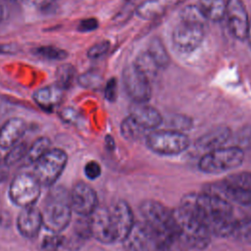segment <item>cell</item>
<instances>
[{"label":"cell","instance_id":"cell-36","mask_svg":"<svg viewBox=\"0 0 251 251\" xmlns=\"http://www.w3.org/2000/svg\"><path fill=\"white\" fill-rule=\"evenodd\" d=\"M110 49V42L107 40H103L93 44L87 50V57L90 59H98L104 56Z\"/></svg>","mask_w":251,"mask_h":251},{"label":"cell","instance_id":"cell-43","mask_svg":"<svg viewBox=\"0 0 251 251\" xmlns=\"http://www.w3.org/2000/svg\"><path fill=\"white\" fill-rule=\"evenodd\" d=\"M10 51H12L10 46L0 44V54H7V53H10Z\"/></svg>","mask_w":251,"mask_h":251},{"label":"cell","instance_id":"cell-10","mask_svg":"<svg viewBox=\"0 0 251 251\" xmlns=\"http://www.w3.org/2000/svg\"><path fill=\"white\" fill-rule=\"evenodd\" d=\"M205 38V25L182 22L174 28L172 40L174 46L182 53L196 50Z\"/></svg>","mask_w":251,"mask_h":251},{"label":"cell","instance_id":"cell-46","mask_svg":"<svg viewBox=\"0 0 251 251\" xmlns=\"http://www.w3.org/2000/svg\"><path fill=\"white\" fill-rule=\"evenodd\" d=\"M7 1H11V2H14V1H16V0H7Z\"/></svg>","mask_w":251,"mask_h":251},{"label":"cell","instance_id":"cell-17","mask_svg":"<svg viewBox=\"0 0 251 251\" xmlns=\"http://www.w3.org/2000/svg\"><path fill=\"white\" fill-rule=\"evenodd\" d=\"M26 130V124L21 118H11L0 127V147L10 149L19 143Z\"/></svg>","mask_w":251,"mask_h":251},{"label":"cell","instance_id":"cell-14","mask_svg":"<svg viewBox=\"0 0 251 251\" xmlns=\"http://www.w3.org/2000/svg\"><path fill=\"white\" fill-rule=\"evenodd\" d=\"M117 241L124 242L133 228L134 216L129 205L125 201H118L109 208Z\"/></svg>","mask_w":251,"mask_h":251},{"label":"cell","instance_id":"cell-15","mask_svg":"<svg viewBox=\"0 0 251 251\" xmlns=\"http://www.w3.org/2000/svg\"><path fill=\"white\" fill-rule=\"evenodd\" d=\"M128 116L144 130H155L163 124L160 112L147 103L133 102L129 108Z\"/></svg>","mask_w":251,"mask_h":251},{"label":"cell","instance_id":"cell-2","mask_svg":"<svg viewBox=\"0 0 251 251\" xmlns=\"http://www.w3.org/2000/svg\"><path fill=\"white\" fill-rule=\"evenodd\" d=\"M144 224L157 235L166 250L178 240V233L173 210L168 209L159 201L144 200L139 207Z\"/></svg>","mask_w":251,"mask_h":251},{"label":"cell","instance_id":"cell-47","mask_svg":"<svg viewBox=\"0 0 251 251\" xmlns=\"http://www.w3.org/2000/svg\"><path fill=\"white\" fill-rule=\"evenodd\" d=\"M47 1H50V2H52V1H54V0H47Z\"/></svg>","mask_w":251,"mask_h":251},{"label":"cell","instance_id":"cell-11","mask_svg":"<svg viewBox=\"0 0 251 251\" xmlns=\"http://www.w3.org/2000/svg\"><path fill=\"white\" fill-rule=\"evenodd\" d=\"M73 212L80 217H89L99 206L95 190L85 182H77L70 192Z\"/></svg>","mask_w":251,"mask_h":251},{"label":"cell","instance_id":"cell-41","mask_svg":"<svg viewBox=\"0 0 251 251\" xmlns=\"http://www.w3.org/2000/svg\"><path fill=\"white\" fill-rule=\"evenodd\" d=\"M8 176H9V166L2 160L0 162V182L5 181Z\"/></svg>","mask_w":251,"mask_h":251},{"label":"cell","instance_id":"cell-48","mask_svg":"<svg viewBox=\"0 0 251 251\" xmlns=\"http://www.w3.org/2000/svg\"><path fill=\"white\" fill-rule=\"evenodd\" d=\"M1 161H2V160H1V155H0V162H1Z\"/></svg>","mask_w":251,"mask_h":251},{"label":"cell","instance_id":"cell-31","mask_svg":"<svg viewBox=\"0 0 251 251\" xmlns=\"http://www.w3.org/2000/svg\"><path fill=\"white\" fill-rule=\"evenodd\" d=\"M27 149L26 143L19 142L9 149V152L6 154L3 161L10 167L25 158L26 156Z\"/></svg>","mask_w":251,"mask_h":251},{"label":"cell","instance_id":"cell-6","mask_svg":"<svg viewBox=\"0 0 251 251\" xmlns=\"http://www.w3.org/2000/svg\"><path fill=\"white\" fill-rule=\"evenodd\" d=\"M146 144L156 154L175 156L182 153L190 146V139L182 131L155 129L147 134Z\"/></svg>","mask_w":251,"mask_h":251},{"label":"cell","instance_id":"cell-13","mask_svg":"<svg viewBox=\"0 0 251 251\" xmlns=\"http://www.w3.org/2000/svg\"><path fill=\"white\" fill-rule=\"evenodd\" d=\"M89 222L92 237L104 244L117 241L109 208L98 207L89 216Z\"/></svg>","mask_w":251,"mask_h":251},{"label":"cell","instance_id":"cell-25","mask_svg":"<svg viewBox=\"0 0 251 251\" xmlns=\"http://www.w3.org/2000/svg\"><path fill=\"white\" fill-rule=\"evenodd\" d=\"M133 64L149 78L155 75L160 70L157 64L155 63V61L151 58V56L148 54L147 51L139 53L135 61L133 62Z\"/></svg>","mask_w":251,"mask_h":251},{"label":"cell","instance_id":"cell-12","mask_svg":"<svg viewBox=\"0 0 251 251\" xmlns=\"http://www.w3.org/2000/svg\"><path fill=\"white\" fill-rule=\"evenodd\" d=\"M231 35L238 40H246L249 17L242 0H226V16Z\"/></svg>","mask_w":251,"mask_h":251},{"label":"cell","instance_id":"cell-45","mask_svg":"<svg viewBox=\"0 0 251 251\" xmlns=\"http://www.w3.org/2000/svg\"><path fill=\"white\" fill-rule=\"evenodd\" d=\"M3 18H4V8H3L2 4L0 3V23L2 22Z\"/></svg>","mask_w":251,"mask_h":251},{"label":"cell","instance_id":"cell-34","mask_svg":"<svg viewBox=\"0 0 251 251\" xmlns=\"http://www.w3.org/2000/svg\"><path fill=\"white\" fill-rule=\"evenodd\" d=\"M235 146L242 150L243 148L251 147V125H246L237 131L235 135Z\"/></svg>","mask_w":251,"mask_h":251},{"label":"cell","instance_id":"cell-32","mask_svg":"<svg viewBox=\"0 0 251 251\" xmlns=\"http://www.w3.org/2000/svg\"><path fill=\"white\" fill-rule=\"evenodd\" d=\"M65 247V237L60 233L46 235L40 244V251H60Z\"/></svg>","mask_w":251,"mask_h":251},{"label":"cell","instance_id":"cell-5","mask_svg":"<svg viewBox=\"0 0 251 251\" xmlns=\"http://www.w3.org/2000/svg\"><path fill=\"white\" fill-rule=\"evenodd\" d=\"M244 161V151L237 146L220 147L206 152L198 162V168L205 174H221L234 170Z\"/></svg>","mask_w":251,"mask_h":251},{"label":"cell","instance_id":"cell-38","mask_svg":"<svg viewBox=\"0 0 251 251\" xmlns=\"http://www.w3.org/2000/svg\"><path fill=\"white\" fill-rule=\"evenodd\" d=\"M104 94H105V98L108 101L114 102L116 100L118 95V82L116 78L112 77L106 82Z\"/></svg>","mask_w":251,"mask_h":251},{"label":"cell","instance_id":"cell-44","mask_svg":"<svg viewBox=\"0 0 251 251\" xmlns=\"http://www.w3.org/2000/svg\"><path fill=\"white\" fill-rule=\"evenodd\" d=\"M246 40H247V42H248L249 47L251 48V19H250V21H249V26H248V30H247Z\"/></svg>","mask_w":251,"mask_h":251},{"label":"cell","instance_id":"cell-27","mask_svg":"<svg viewBox=\"0 0 251 251\" xmlns=\"http://www.w3.org/2000/svg\"><path fill=\"white\" fill-rule=\"evenodd\" d=\"M33 53L40 58L51 61H62L68 57V53L66 50L52 45L37 47L33 50Z\"/></svg>","mask_w":251,"mask_h":251},{"label":"cell","instance_id":"cell-40","mask_svg":"<svg viewBox=\"0 0 251 251\" xmlns=\"http://www.w3.org/2000/svg\"><path fill=\"white\" fill-rule=\"evenodd\" d=\"M76 116H77V115H76V112H75L74 109H72V108L65 109V110L62 111V113H61L62 119H63L64 121L69 122V123L73 122V121L76 118Z\"/></svg>","mask_w":251,"mask_h":251},{"label":"cell","instance_id":"cell-20","mask_svg":"<svg viewBox=\"0 0 251 251\" xmlns=\"http://www.w3.org/2000/svg\"><path fill=\"white\" fill-rule=\"evenodd\" d=\"M230 128L225 126H218L210 131H207L196 140V146L202 150L211 151L220 147H224L230 138Z\"/></svg>","mask_w":251,"mask_h":251},{"label":"cell","instance_id":"cell-3","mask_svg":"<svg viewBox=\"0 0 251 251\" xmlns=\"http://www.w3.org/2000/svg\"><path fill=\"white\" fill-rule=\"evenodd\" d=\"M72 212L70 192L61 186L52 188L41 211L43 226L52 233H60L70 225Z\"/></svg>","mask_w":251,"mask_h":251},{"label":"cell","instance_id":"cell-24","mask_svg":"<svg viewBox=\"0 0 251 251\" xmlns=\"http://www.w3.org/2000/svg\"><path fill=\"white\" fill-rule=\"evenodd\" d=\"M75 70L71 64H63L56 71V84L62 89H68L74 82Z\"/></svg>","mask_w":251,"mask_h":251},{"label":"cell","instance_id":"cell-26","mask_svg":"<svg viewBox=\"0 0 251 251\" xmlns=\"http://www.w3.org/2000/svg\"><path fill=\"white\" fill-rule=\"evenodd\" d=\"M144 131L145 130L139 125H137L129 116L124 119L121 123V133L127 140L139 139L143 135Z\"/></svg>","mask_w":251,"mask_h":251},{"label":"cell","instance_id":"cell-22","mask_svg":"<svg viewBox=\"0 0 251 251\" xmlns=\"http://www.w3.org/2000/svg\"><path fill=\"white\" fill-rule=\"evenodd\" d=\"M147 52L155 61L159 69H164L169 65L170 56L160 38L154 37L151 39L148 45Z\"/></svg>","mask_w":251,"mask_h":251},{"label":"cell","instance_id":"cell-23","mask_svg":"<svg viewBox=\"0 0 251 251\" xmlns=\"http://www.w3.org/2000/svg\"><path fill=\"white\" fill-rule=\"evenodd\" d=\"M51 149V141L48 137L37 138L27 149L26 158L29 162L35 163L40 157H42L48 150Z\"/></svg>","mask_w":251,"mask_h":251},{"label":"cell","instance_id":"cell-19","mask_svg":"<svg viewBox=\"0 0 251 251\" xmlns=\"http://www.w3.org/2000/svg\"><path fill=\"white\" fill-rule=\"evenodd\" d=\"M64 96V89L56 83L36 89L33 93V100L45 111H52L61 104Z\"/></svg>","mask_w":251,"mask_h":251},{"label":"cell","instance_id":"cell-37","mask_svg":"<svg viewBox=\"0 0 251 251\" xmlns=\"http://www.w3.org/2000/svg\"><path fill=\"white\" fill-rule=\"evenodd\" d=\"M101 166L96 161H89L84 166V175L88 179L94 180L101 175Z\"/></svg>","mask_w":251,"mask_h":251},{"label":"cell","instance_id":"cell-29","mask_svg":"<svg viewBox=\"0 0 251 251\" xmlns=\"http://www.w3.org/2000/svg\"><path fill=\"white\" fill-rule=\"evenodd\" d=\"M223 181L228 185L251 191V172H243L230 175L226 176Z\"/></svg>","mask_w":251,"mask_h":251},{"label":"cell","instance_id":"cell-49","mask_svg":"<svg viewBox=\"0 0 251 251\" xmlns=\"http://www.w3.org/2000/svg\"><path fill=\"white\" fill-rule=\"evenodd\" d=\"M250 208H251V207H250Z\"/></svg>","mask_w":251,"mask_h":251},{"label":"cell","instance_id":"cell-16","mask_svg":"<svg viewBox=\"0 0 251 251\" xmlns=\"http://www.w3.org/2000/svg\"><path fill=\"white\" fill-rule=\"evenodd\" d=\"M43 226L41 211L35 206L23 208L17 219V226L20 233L26 238H35Z\"/></svg>","mask_w":251,"mask_h":251},{"label":"cell","instance_id":"cell-8","mask_svg":"<svg viewBox=\"0 0 251 251\" xmlns=\"http://www.w3.org/2000/svg\"><path fill=\"white\" fill-rule=\"evenodd\" d=\"M41 184L33 174L23 173L14 177L10 184L9 195L12 202L21 207L34 206L39 195Z\"/></svg>","mask_w":251,"mask_h":251},{"label":"cell","instance_id":"cell-21","mask_svg":"<svg viewBox=\"0 0 251 251\" xmlns=\"http://www.w3.org/2000/svg\"><path fill=\"white\" fill-rule=\"evenodd\" d=\"M197 5L207 21L220 22L226 16V0H198Z\"/></svg>","mask_w":251,"mask_h":251},{"label":"cell","instance_id":"cell-42","mask_svg":"<svg viewBox=\"0 0 251 251\" xmlns=\"http://www.w3.org/2000/svg\"><path fill=\"white\" fill-rule=\"evenodd\" d=\"M106 144L108 146V148L110 149H114L115 148V141L111 136H107L106 137Z\"/></svg>","mask_w":251,"mask_h":251},{"label":"cell","instance_id":"cell-30","mask_svg":"<svg viewBox=\"0 0 251 251\" xmlns=\"http://www.w3.org/2000/svg\"><path fill=\"white\" fill-rule=\"evenodd\" d=\"M231 236L241 242L251 244V219L237 221Z\"/></svg>","mask_w":251,"mask_h":251},{"label":"cell","instance_id":"cell-18","mask_svg":"<svg viewBox=\"0 0 251 251\" xmlns=\"http://www.w3.org/2000/svg\"><path fill=\"white\" fill-rule=\"evenodd\" d=\"M184 0H145L137 6L135 14L142 20H155Z\"/></svg>","mask_w":251,"mask_h":251},{"label":"cell","instance_id":"cell-7","mask_svg":"<svg viewBox=\"0 0 251 251\" xmlns=\"http://www.w3.org/2000/svg\"><path fill=\"white\" fill-rule=\"evenodd\" d=\"M68 162L66 152L51 148L34 163L33 175L41 185L52 186L62 175Z\"/></svg>","mask_w":251,"mask_h":251},{"label":"cell","instance_id":"cell-28","mask_svg":"<svg viewBox=\"0 0 251 251\" xmlns=\"http://www.w3.org/2000/svg\"><path fill=\"white\" fill-rule=\"evenodd\" d=\"M180 20L182 22L199 24L205 25L207 23V19L202 14L198 5H187L180 10L179 13Z\"/></svg>","mask_w":251,"mask_h":251},{"label":"cell","instance_id":"cell-39","mask_svg":"<svg viewBox=\"0 0 251 251\" xmlns=\"http://www.w3.org/2000/svg\"><path fill=\"white\" fill-rule=\"evenodd\" d=\"M99 24L98 21L94 18H88L80 21V23L77 25V29L81 32H89L92 30H95L98 27Z\"/></svg>","mask_w":251,"mask_h":251},{"label":"cell","instance_id":"cell-33","mask_svg":"<svg viewBox=\"0 0 251 251\" xmlns=\"http://www.w3.org/2000/svg\"><path fill=\"white\" fill-rule=\"evenodd\" d=\"M77 81L84 88L97 89L102 84V77L95 72H86L77 77Z\"/></svg>","mask_w":251,"mask_h":251},{"label":"cell","instance_id":"cell-1","mask_svg":"<svg viewBox=\"0 0 251 251\" xmlns=\"http://www.w3.org/2000/svg\"><path fill=\"white\" fill-rule=\"evenodd\" d=\"M179 206L195 216L212 235L229 236L236 220L231 204L225 198L212 193H189L182 197Z\"/></svg>","mask_w":251,"mask_h":251},{"label":"cell","instance_id":"cell-35","mask_svg":"<svg viewBox=\"0 0 251 251\" xmlns=\"http://www.w3.org/2000/svg\"><path fill=\"white\" fill-rule=\"evenodd\" d=\"M171 127H173L174 130H186L192 126V121L190 118L183 116V115H175L171 118L169 122Z\"/></svg>","mask_w":251,"mask_h":251},{"label":"cell","instance_id":"cell-9","mask_svg":"<svg viewBox=\"0 0 251 251\" xmlns=\"http://www.w3.org/2000/svg\"><path fill=\"white\" fill-rule=\"evenodd\" d=\"M123 84L134 103H147L152 95L150 78L144 75L133 63L123 70Z\"/></svg>","mask_w":251,"mask_h":251},{"label":"cell","instance_id":"cell-4","mask_svg":"<svg viewBox=\"0 0 251 251\" xmlns=\"http://www.w3.org/2000/svg\"><path fill=\"white\" fill-rule=\"evenodd\" d=\"M173 214L179 239L194 249L202 250L209 245L212 234L195 216L180 206Z\"/></svg>","mask_w":251,"mask_h":251}]
</instances>
